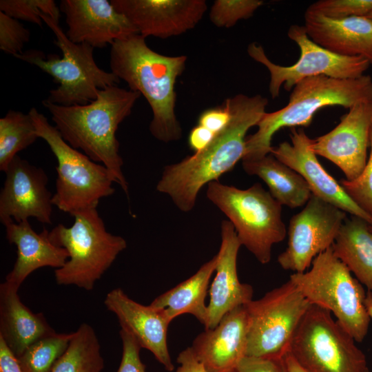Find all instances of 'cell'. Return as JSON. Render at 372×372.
Segmentation results:
<instances>
[{
  "mask_svg": "<svg viewBox=\"0 0 372 372\" xmlns=\"http://www.w3.org/2000/svg\"><path fill=\"white\" fill-rule=\"evenodd\" d=\"M230 118L227 125L200 151L164 167L156 185L178 209L189 212L195 207L205 185L231 170L245 152L246 134L266 112L268 100L260 94H238L225 100Z\"/></svg>",
  "mask_w": 372,
  "mask_h": 372,
  "instance_id": "cell-1",
  "label": "cell"
},
{
  "mask_svg": "<svg viewBox=\"0 0 372 372\" xmlns=\"http://www.w3.org/2000/svg\"><path fill=\"white\" fill-rule=\"evenodd\" d=\"M140 96L139 92L116 85L100 90L97 98L85 105L65 106L47 99L42 101L62 138L105 165L127 196L128 183L122 171L123 161L116 132Z\"/></svg>",
  "mask_w": 372,
  "mask_h": 372,
  "instance_id": "cell-2",
  "label": "cell"
},
{
  "mask_svg": "<svg viewBox=\"0 0 372 372\" xmlns=\"http://www.w3.org/2000/svg\"><path fill=\"white\" fill-rule=\"evenodd\" d=\"M187 59L185 55L166 56L154 51L139 34L111 45V72L126 82L130 90L145 98L152 112L149 132L163 143L182 137L175 111V85L185 69Z\"/></svg>",
  "mask_w": 372,
  "mask_h": 372,
  "instance_id": "cell-3",
  "label": "cell"
},
{
  "mask_svg": "<svg viewBox=\"0 0 372 372\" xmlns=\"http://www.w3.org/2000/svg\"><path fill=\"white\" fill-rule=\"evenodd\" d=\"M371 101L372 78L369 75L347 79L323 75L304 79L293 87L285 107L264 114L256 125L258 130L246 138L242 160L258 159L271 154L272 137L278 130L308 127L322 108L339 105L350 109Z\"/></svg>",
  "mask_w": 372,
  "mask_h": 372,
  "instance_id": "cell-4",
  "label": "cell"
},
{
  "mask_svg": "<svg viewBox=\"0 0 372 372\" xmlns=\"http://www.w3.org/2000/svg\"><path fill=\"white\" fill-rule=\"evenodd\" d=\"M71 216L74 218L72 226L59 224L49 231L52 242L65 249L69 255L64 266L55 269V280L59 285L91 291L127 247V242L106 230L97 207L83 209Z\"/></svg>",
  "mask_w": 372,
  "mask_h": 372,
  "instance_id": "cell-5",
  "label": "cell"
},
{
  "mask_svg": "<svg viewBox=\"0 0 372 372\" xmlns=\"http://www.w3.org/2000/svg\"><path fill=\"white\" fill-rule=\"evenodd\" d=\"M206 196L229 218L241 245L261 264L269 263L273 245L287 234L282 205L260 183L242 189L212 181Z\"/></svg>",
  "mask_w": 372,
  "mask_h": 372,
  "instance_id": "cell-6",
  "label": "cell"
},
{
  "mask_svg": "<svg viewBox=\"0 0 372 372\" xmlns=\"http://www.w3.org/2000/svg\"><path fill=\"white\" fill-rule=\"evenodd\" d=\"M41 19L54 34V43L61 50L62 57L51 55L46 58L38 50L23 52L15 57L37 66L59 84L50 91L48 101L65 106L87 104L97 98L100 90L120 82L112 72L97 65L94 48L71 41L59 22L51 17L42 14Z\"/></svg>",
  "mask_w": 372,
  "mask_h": 372,
  "instance_id": "cell-7",
  "label": "cell"
},
{
  "mask_svg": "<svg viewBox=\"0 0 372 372\" xmlns=\"http://www.w3.org/2000/svg\"><path fill=\"white\" fill-rule=\"evenodd\" d=\"M307 271L293 273L289 280L311 302L329 311L356 342L367 334L371 318L362 284L333 254L332 247L318 255Z\"/></svg>",
  "mask_w": 372,
  "mask_h": 372,
  "instance_id": "cell-8",
  "label": "cell"
},
{
  "mask_svg": "<svg viewBox=\"0 0 372 372\" xmlns=\"http://www.w3.org/2000/svg\"><path fill=\"white\" fill-rule=\"evenodd\" d=\"M28 114L39 138L48 143L57 160L54 206L71 215L83 209L97 207L101 198L114 193V179L105 165L70 145L35 107Z\"/></svg>",
  "mask_w": 372,
  "mask_h": 372,
  "instance_id": "cell-9",
  "label": "cell"
},
{
  "mask_svg": "<svg viewBox=\"0 0 372 372\" xmlns=\"http://www.w3.org/2000/svg\"><path fill=\"white\" fill-rule=\"evenodd\" d=\"M307 372H370L364 353L331 313L312 304L288 351Z\"/></svg>",
  "mask_w": 372,
  "mask_h": 372,
  "instance_id": "cell-10",
  "label": "cell"
},
{
  "mask_svg": "<svg viewBox=\"0 0 372 372\" xmlns=\"http://www.w3.org/2000/svg\"><path fill=\"white\" fill-rule=\"evenodd\" d=\"M311 305L290 280L245 304L249 320L246 356L283 357Z\"/></svg>",
  "mask_w": 372,
  "mask_h": 372,
  "instance_id": "cell-11",
  "label": "cell"
},
{
  "mask_svg": "<svg viewBox=\"0 0 372 372\" xmlns=\"http://www.w3.org/2000/svg\"><path fill=\"white\" fill-rule=\"evenodd\" d=\"M287 35L297 44L300 52L298 60L289 66L273 63L257 42L247 47L249 56L265 65L269 72V92L273 99L279 96L282 86L290 91L300 81L321 75L340 79H355L364 75L370 66L362 56H342L320 46L309 38L304 25H291Z\"/></svg>",
  "mask_w": 372,
  "mask_h": 372,
  "instance_id": "cell-12",
  "label": "cell"
},
{
  "mask_svg": "<svg viewBox=\"0 0 372 372\" xmlns=\"http://www.w3.org/2000/svg\"><path fill=\"white\" fill-rule=\"evenodd\" d=\"M304 205L290 219L287 247L278 257L283 269L294 273L304 272L332 247L347 218L346 212L313 194Z\"/></svg>",
  "mask_w": 372,
  "mask_h": 372,
  "instance_id": "cell-13",
  "label": "cell"
},
{
  "mask_svg": "<svg viewBox=\"0 0 372 372\" xmlns=\"http://www.w3.org/2000/svg\"><path fill=\"white\" fill-rule=\"evenodd\" d=\"M0 192V221L6 225L33 217L43 224H52V196L48 178L42 168L17 155L6 171Z\"/></svg>",
  "mask_w": 372,
  "mask_h": 372,
  "instance_id": "cell-14",
  "label": "cell"
},
{
  "mask_svg": "<svg viewBox=\"0 0 372 372\" xmlns=\"http://www.w3.org/2000/svg\"><path fill=\"white\" fill-rule=\"evenodd\" d=\"M371 127L372 101L349 109L335 127L312 139L311 148L337 165L347 180H353L366 165Z\"/></svg>",
  "mask_w": 372,
  "mask_h": 372,
  "instance_id": "cell-15",
  "label": "cell"
},
{
  "mask_svg": "<svg viewBox=\"0 0 372 372\" xmlns=\"http://www.w3.org/2000/svg\"><path fill=\"white\" fill-rule=\"evenodd\" d=\"M144 37L167 39L185 33L200 22L205 0H111Z\"/></svg>",
  "mask_w": 372,
  "mask_h": 372,
  "instance_id": "cell-16",
  "label": "cell"
},
{
  "mask_svg": "<svg viewBox=\"0 0 372 372\" xmlns=\"http://www.w3.org/2000/svg\"><path fill=\"white\" fill-rule=\"evenodd\" d=\"M291 143L284 141L271 154L298 172L306 181L313 195L352 216L372 223V217L361 209L344 189L322 166L311 148V141L305 132L292 128Z\"/></svg>",
  "mask_w": 372,
  "mask_h": 372,
  "instance_id": "cell-17",
  "label": "cell"
},
{
  "mask_svg": "<svg viewBox=\"0 0 372 372\" xmlns=\"http://www.w3.org/2000/svg\"><path fill=\"white\" fill-rule=\"evenodd\" d=\"M68 38L74 43L103 48L115 41L138 34L128 19L107 0H61Z\"/></svg>",
  "mask_w": 372,
  "mask_h": 372,
  "instance_id": "cell-18",
  "label": "cell"
},
{
  "mask_svg": "<svg viewBox=\"0 0 372 372\" xmlns=\"http://www.w3.org/2000/svg\"><path fill=\"white\" fill-rule=\"evenodd\" d=\"M248 325L247 311L242 305L195 338L190 347L206 372H231L246 356Z\"/></svg>",
  "mask_w": 372,
  "mask_h": 372,
  "instance_id": "cell-19",
  "label": "cell"
},
{
  "mask_svg": "<svg viewBox=\"0 0 372 372\" xmlns=\"http://www.w3.org/2000/svg\"><path fill=\"white\" fill-rule=\"evenodd\" d=\"M104 304L116 316L121 329L131 333L141 348L152 352L166 370H174L167 344L171 321L163 309L139 304L121 288L108 292Z\"/></svg>",
  "mask_w": 372,
  "mask_h": 372,
  "instance_id": "cell-20",
  "label": "cell"
},
{
  "mask_svg": "<svg viewBox=\"0 0 372 372\" xmlns=\"http://www.w3.org/2000/svg\"><path fill=\"white\" fill-rule=\"evenodd\" d=\"M241 243L229 220L221 223V244L211 283L207 305L205 329L215 328L222 318L235 308L252 300L253 287L240 282L237 273V256Z\"/></svg>",
  "mask_w": 372,
  "mask_h": 372,
  "instance_id": "cell-21",
  "label": "cell"
},
{
  "mask_svg": "<svg viewBox=\"0 0 372 372\" xmlns=\"http://www.w3.org/2000/svg\"><path fill=\"white\" fill-rule=\"evenodd\" d=\"M304 26L320 46L339 55L362 56L372 65V20L368 17L333 19L306 11Z\"/></svg>",
  "mask_w": 372,
  "mask_h": 372,
  "instance_id": "cell-22",
  "label": "cell"
},
{
  "mask_svg": "<svg viewBox=\"0 0 372 372\" xmlns=\"http://www.w3.org/2000/svg\"><path fill=\"white\" fill-rule=\"evenodd\" d=\"M4 226L8 242L17 248V258L12 269L6 277V282L19 288L34 271L43 267L56 269L68 261L67 250L52 242L47 229L37 233L28 220L20 223L12 221Z\"/></svg>",
  "mask_w": 372,
  "mask_h": 372,
  "instance_id": "cell-23",
  "label": "cell"
},
{
  "mask_svg": "<svg viewBox=\"0 0 372 372\" xmlns=\"http://www.w3.org/2000/svg\"><path fill=\"white\" fill-rule=\"evenodd\" d=\"M18 289L6 281L0 285V338L16 358L36 341L56 333L42 313H34L22 303Z\"/></svg>",
  "mask_w": 372,
  "mask_h": 372,
  "instance_id": "cell-24",
  "label": "cell"
},
{
  "mask_svg": "<svg viewBox=\"0 0 372 372\" xmlns=\"http://www.w3.org/2000/svg\"><path fill=\"white\" fill-rule=\"evenodd\" d=\"M217 262L216 254L192 276L156 297L149 305L163 309L170 321L180 315L189 313L205 326L207 320V306L205 300Z\"/></svg>",
  "mask_w": 372,
  "mask_h": 372,
  "instance_id": "cell-25",
  "label": "cell"
},
{
  "mask_svg": "<svg viewBox=\"0 0 372 372\" xmlns=\"http://www.w3.org/2000/svg\"><path fill=\"white\" fill-rule=\"evenodd\" d=\"M242 161L245 172L261 178L271 196L282 205L292 209L301 207L312 195L304 178L271 154L260 158Z\"/></svg>",
  "mask_w": 372,
  "mask_h": 372,
  "instance_id": "cell-26",
  "label": "cell"
},
{
  "mask_svg": "<svg viewBox=\"0 0 372 372\" xmlns=\"http://www.w3.org/2000/svg\"><path fill=\"white\" fill-rule=\"evenodd\" d=\"M335 256L369 291H372V231L355 216L344 220L332 245Z\"/></svg>",
  "mask_w": 372,
  "mask_h": 372,
  "instance_id": "cell-27",
  "label": "cell"
},
{
  "mask_svg": "<svg viewBox=\"0 0 372 372\" xmlns=\"http://www.w3.org/2000/svg\"><path fill=\"white\" fill-rule=\"evenodd\" d=\"M104 366L94 329L83 323L73 332L69 346L50 372H101Z\"/></svg>",
  "mask_w": 372,
  "mask_h": 372,
  "instance_id": "cell-28",
  "label": "cell"
},
{
  "mask_svg": "<svg viewBox=\"0 0 372 372\" xmlns=\"http://www.w3.org/2000/svg\"><path fill=\"white\" fill-rule=\"evenodd\" d=\"M39 136L29 114L10 110L0 118V170L5 172L17 153Z\"/></svg>",
  "mask_w": 372,
  "mask_h": 372,
  "instance_id": "cell-29",
  "label": "cell"
},
{
  "mask_svg": "<svg viewBox=\"0 0 372 372\" xmlns=\"http://www.w3.org/2000/svg\"><path fill=\"white\" fill-rule=\"evenodd\" d=\"M72 335L54 333L30 345L17 358L22 371L50 372L67 350Z\"/></svg>",
  "mask_w": 372,
  "mask_h": 372,
  "instance_id": "cell-30",
  "label": "cell"
},
{
  "mask_svg": "<svg viewBox=\"0 0 372 372\" xmlns=\"http://www.w3.org/2000/svg\"><path fill=\"white\" fill-rule=\"evenodd\" d=\"M229 118L230 112L225 101L220 106L204 110L189 134V148L194 153L200 151L227 125Z\"/></svg>",
  "mask_w": 372,
  "mask_h": 372,
  "instance_id": "cell-31",
  "label": "cell"
},
{
  "mask_svg": "<svg viewBox=\"0 0 372 372\" xmlns=\"http://www.w3.org/2000/svg\"><path fill=\"white\" fill-rule=\"evenodd\" d=\"M0 11L17 19L42 26L41 15H46L59 22L61 14L53 0H1Z\"/></svg>",
  "mask_w": 372,
  "mask_h": 372,
  "instance_id": "cell-32",
  "label": "cell"
},
{
  "mask_svg": "<svg viewBox=\"0 0 372 372\" xmlns=\"http://www.w3.org/2000/svg\"><path fill=\"white\" fill-rule=\"evenodd\" d=\"M263 3L262 0H216L209 19L216 27L229 28L240 20L251 17Z\"/></svg>",
  "mask_w": 372,
  "mask_h": 372,
  "instance_id": "cell-33",
  "label": "cell"
},
{
  "mask_svg": "<svg viewBox=\"0 0 372 372\" xmlns=\"http://www.w3.org/2000/svg\"><path fill=\"white\" fill-rule=\"evenodd\" d=\"M306 11L333 19L366 17L372 12V0H320Z\"/></svg>",
  "mask_w": 372,
  "mask_h": 372,
  "instance_id": "cell-34",
  "label": "cell"
},
{
  "mask_svg": "<svg viewBox=\"0 0 372 372\" xmlns=\"http://www.w3.org/2000/svg\"><path fill=\"white\" fill-rule=\"evenodd\" d=\"M370 153L362 174L353 180L339 182L349 196L372 217V127L369 136Z\"/></svg>",
  "mask_w": 372,
  "mask_h": 372,
  "instance_id": "cell-35",
  "label": "cell"
},
{
  "mask_svg": "<svg viewBox=\"0 0 372 372\" xmlns=\"http://www.w3.org/2000/svg\"><path fill=\"white\" fill-rule=\"evenodd\" d=\"M30 32L19 20L0 11V49L14 57L23 54Z\"/></svg>",
  "mask_w": 372,
  "mask_h": 372,
  "instance_id": "cell-36",
  "label": "cell"
},
{
  "mask_svg": "<svg viewBox=\"0 0 372 372\" xmlns=\"http://www.w3.org/2000/svg\"><path fill=\"white\" fill-rule=\"evenodd\" d=\"M119 333L123 343V354L116 372H146L145 365L140 358L141 347L138 341L125 329H121Z\"/></svg>",
  "mask_w": 372,
  "mask_h": 372,
  "instance_id": "cell-37",
  "label": "cell"
},
{
  "mask_svg": "<svg viewBox=\"0 0 372 372\" xmlns=\"http://www.w3.org/2000/svg\"><path fill=\"white\" fill-rule=\"evenodd\" d=\"M231 372H288L283 357L245 356Z\"/></svg>",
  "mask_w": 372,
  "mask_h": 372,
  "instance_id": "cell-38",
  "label": "cell"
},
{
  "mask_svg": "<svg viewBox=\"0 0 372 372\" xmlns=\"http://www.w3.org/2000/svg\"><path fill=\"white\" fill-rule=\"evenodd\" d=\"M177 362L180 366L176 372H206L203 366L195 358L191 347L179 353Z\"/></svg>",
  "mask_w": 372,
  "mask_h": 372,
  "instance_id": "cell-39",
  "label": "cell"
},
{
  "mask_svg": "<svg viewBox=\"0 0 372 372\" xmlns=\"http://www.w3.org/2000/svg\"><path fill=\"white\" fill-rule=\"evenodd\" d=\"M0 372H23L17 358L0 338Z\"/></svg>",
  "mask_w": 372,
  "mask_h": 372,
  "instance_id": "cell-40",
  "label": "cell"
},
{
  "mask_svg": "<svg viewBox=\"0 0 372 372\" xmlns=\"http://www.w3.org/2000/svg\"><path fill=\"white\" fill-rule=\"evenodd\" d=\"M288 372H307L295 361L289 352L283 355Z\"/></svg>",
  "mask_w": 372,
  "mask_h": 372,
  "instance_id": "cell-41",
  "label": "cell"
},
{
  "mask_svg": "<svg viewBox=\"0 0 372 372\" xmlns=\"http://www.w3.org/2000/svg\"><path fill=\"white\" fill-rule=\"evenodd\" d=\"M365 306L370 318L372 319V291H369L366 293Z\"/></svg>",
  "mask_w": 372,
  "mask_h": 372,
  "instance_id": "cell-42",
  "label": "cell"
},
{
  "mask_svg": "<svg viewBox=\"0 0 372 372\" xmlns=\"http://www.w3.org/2000/svg\"><path fill=\"white\" fill-rule=\"evenodd\" d=\"M366 17H368L369 18H370V19L372 20V12L370 13V14H369L368 16H366Z\"/></svg>",
  "mask_w": 372,
  "mask_h": 372,
  "instance_id": "cell-43",
  "label": "cell"
},
{
  "mask_svg": "<svg viewBox=\"0 0 372 372\" xmlns=\"http://www.w3.org/2000/svg\"><path fill=\"white\" fill-rule=\"evenodd\" d=\"M369 228H370V230L372 231V223L369 224Z\"/></svg>",
  "mask_w": 372,
  "mask_h": 372,
  "instance_id": "cell-44",
  "label": "cell"
}]
</instances>
